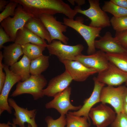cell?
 <instances>
[{
	"label": "cell",
	"mask_w": 127,
	"mask_h": 127,
	"mask_svg": "<svg viewBox=\"0 0 127 127\" xmlns=\"http://www.w3.org/2000/svg\"><path fill=\"white\" fill-rule=\"evenodd\" d=\"M116 112L106 104L101 103L90 110L89 116L96 127H107L116 117Z\"/></svg>",
	"instance_id": "obj_10"
},
{
	"label": "cell",
	"mask_w": 127,
	"mask_h": 127,
	"mask_svg": "<svg viewBox=\"0 0 127 127\" xmlns=\"http://www.w3.org/2000/svg\"><path fill=\"white\" fill-rule=\"evenodd\" d=\"M89 8L82 10L80 6H77L75 9L78 13L84 15L91 20L89 26L102 28L111 26L110 19L106 12L100 8L99 0H88Z\"/></svg>",
	"instance_id": "obj_5"
},
{
	"label": "cell",
	"mask_w": 127,
	"mask_h": 127,
	"mask_svg": "<svg viewBox=\"0 0 127 127\" xmlns=\"http://www.w3.org/2000/svg\"><path fill=\"white\" fill-rule=\"evenodd\" d=\"M21 46L23 53L31 60L42 55L43 52L46 47L31 43Z\"/></svg>",
	"instance_id": "obj_24"
},
{
	"label": "cell",
	"mask_w": 127,
	"mask_h": 127,
	"mask_svg": "<svg viewBox=\"0 0 127 127\" xmlns=\"http://www.w3.org/2000/svg\"><path fill=\"white\" fill-rule=\"evenodd\" d=\"M31 60L24 54L21 59L10 67V70L14 74L21 76L24 81L31 76L30 71Z\"/></svg>",
	"instance_id": "obj_22"
},
{
	"label": "cell",
	"mask_w": 127,
	"mask_h": 127,
	"mask_svg": "<svg viewBox=\"0 0 127 127\" xmlns=\"http://www.w3.org/2000/svg\"><path fill=\"white\" fill-rule=\"evenodd\" d=\"M3 69L6 74V78L4 86L0 95V115L4 111L10 114L12 113V108L8 102V96L12 87L16 83L21 81V76L12 72L8 67L3 64Z\"/></svg>",
	"instance_id": "obj_11"
},
{
	"label": "cell",
	"mask_w": 127,
	"mask_h": 127,
	"mask_svg": "<svg viewBox=\"0 0 127 127\" xmlns=\"http://www.w3.org/2000/svg\"><path fill=\"white\" fill-rule=\"evenodd\" d=\"M73 80L70 74L65 70L49 81L47 87L43 90L44 95L54 97L68 87Z\"/></svg>",
	"instance_id": "obj_15"
},
{
	"label": "cell",
	"mask_w": 127,
	"mask_h": 127,
	"mask_svg": "<svg viewBox=\"0 0 127 127\" xmlns=\"http://www.w3.org/2000/svg\"><path fill=\"white\" fill-rule=\"evenodd\" d=\"M3 52L4 64L11 66L17 62L23 54L21 46L14 43L4 46Z\"/></svg>",
	"instance_id": "obj_21"
},
{
	"label": "cell",
	"mask_w": 127,
	"mask_h": 127,
	"mask_svg": "<svg viewBox=\"0 0 127 127\" xmlns=\"http://www.w3.org/2000/svg\"><path fill=\"white\" fill-rule=\"evenodd\" d=\"M18 4L13 0L10 2L4 10L0 14V23L4 19L8 17L13 16L15 14V10Z\"/></svg>",
	"instance_id": "obj_29"
},
{
	"label": "cell",
	"mask_w": 127,
	"mask_h": 127,
	"mask_svg": "<svg viewBox=\"0 0 127 127\" xmlns=\"http://www.w3.org/2000/svg\"><path fill=\"white\" fill-rule=\"evenodd\" d=\"M45 120L47 127H65L66 125L65 115H61L56 119H53L51 116H48L45 118Z\"/></svg>",
	"instance_id": "obj_30"
},
{
	"label": "cell",
	"mask_w": 127,
	"mask_h": 127,
	"mask_svg": "<svg viewBox=\"0 0 127 127\" xmlns=\"http://www.w3.org/2000/svg\"><path fill=\"white\" fill-rule=\"evenodd\" d=\"M10 122L8 121L7 123H0V127H13L10 126Z\"/></svg>",
	"instance_id": "obj_40"
},
{
	"label": "cell",
	"mask_w": 127,
	"mask_h": 127,
	"mask_svg": "<svg viewBox=\"0 0 127 127\" xmlns=\"http://www.w3.org/2000/svg\"><path fill=\"white\" fill-rule=\"evenodd\" d=\"M111 125V127H127V116L123 112L117 114Z\"/></svg>",
	"instance_id": "obj_31"
},
{
	"label": "cell",
	"mask_w": 127,
	"mask_h": 127,
	"mask_svg": "<svg viewBox=\"0 0 127 127\" xmlns=\"http://www.w3.org/2000/svg\"><path fill=\"white\" fill-rule=\"evenodd\" d=\"M115 37L117 42L122 46H127V30L116 32Z\"/></svg>",
	"instance_id": "obj_32"
},
{
	"label": "cell",
	"mask_w": 127,
	"mask_h": 127,
	"mask_svg": "<svg viewBox=\"0 0 127 127\" xmlns=\"http://www.w3.org/2000/svg\"><path fill=\"white\" fill-rule=\"evenodd\" d=\"M116 5L127 9V0H110Z\"/></svg>",
	"instance_id": "obj_35"
},
{
	"label": "cell",
	"mask_w": 127,
	"mask_h": 127,
	"mask_svg": "<svg viewBox=\"0 0 127 127\" xmlns=\"http://www.w3.org/2000/svg\"><path fill=\"white\" fill-rule=\"evenodd\" d=\"M95 48L99 49L105 53H120L127 52V50L116 41L109 32H107L99 39L95 40Z\"/></svg>",
	"instance_id": "obj_18"
},
{
	"label": "cell",
	"mask_w": 127,
	"mask_h": 127,
	"mask_svg": "<svg viewBox=\"0 0 127 127\" xmlns=\"http://www.w3.org/2000/svg\"><path fill=\"white\" fill-rule=\"evenodd\" d=\"M24 27L48 43L52 42L50 35L39 18L32 17L26 23Z\"/></svg>",
	"instance_id": "obj_20"
},
{
	"label": "cell",
	"mask_w": 127,
	"mask_h": 127,
	"mask_svg": "<svg viewBox=\"0 0 127 127\" xmlns=\"http://www.w3.org/2000/svg\"><path fill=\"white\" fill-rule=\"evenodd\" d=\"M71 88L68 87L64 91L54 97L51 101L46 103L45 107L47 109H55L60 113L61 115H65L69 110L75 111L79 110L81 105L74 106L70 103V99Z\"/></svg>",
	"instance_id": "obj_12"
},
{
	"label": "cell",
	"mask_w": 127,
	"mask_h": 127,
	"mask_svg": "<svg viewBox=\"0 0 127 127\" xmlns=\"http://www.w3.org/2000/svg\"><path fill=\"white\" fill-rule=\"evenodd\" d=\"M126 85H127V82H126Z\"/></svg>",
	"instance_id": "obj_43"
},
{
	"label": "cell",
	"mask_w": 127,
	"mask_h": 127,
	"mask_svg": "<svg viewBox=\"0 0 127 127\" xmlns=\"http://www.w3.org/2000/svg\"><path fill=\"white\" fill-rule=\"evenodd\" d=\"M94 87L92 92L90 96L85 100L83 104L79 110L72 112L69 111L68 113L79 116H84L87 117L90 123L89 113L91 109L96 103L100 102V95L101 90L105 84L98 81L96 77L93 78Z\"/></svg>",
	"instance_id": "obj_16"
},
{
	"label": "cell",
	"mask_w": 127,
	"mask_h": 127,
	"mask_svg": "<svg viewBox=\"0 0 127 127\" xmlns=\"http://www.w3.org/2000/svg\"><path fill=\"white\" fill-rule=\"evenodd\" d=\"M96 77L98 81L108 86H119L127 82V72L109 62L107 67L98 73Z\"/></svg>",
	"instance_id": "obj_9"
},
{
	"label": "cell",
	"mask_w": 127,
	"mask_h": 127,
	"mask_svg": "<svg viewBox=\"0 0 127 127\" xmlns=\"http://www.w3.org/2000/svg\"><path fill=\"white\" fill-rule=\"evenodd\" d=\"M102 9L106 12L111 14L115 17L127 16V8L118 6L110 0L104 2Z\"/></svg>",
	"instance_id": "obj_26"
},
{
	"label": "cell",
	"mask_w": 127,
	"mask_h": 127,
	"mask_svg": "<svg viewBox=\"0 0 127 127\" xmlns=\"http://www.w3.org/2000/svg\"><path fill=\"white\" fill-rule=\"evenodd\" d=\"M123 100L124 103H127V87H126L123 95Z\"/></svg>",
	"instance_id": "obj_37"
},
{
	"label": "cell",
	"mask_w": 127,
	"mask_h": 127,
	"mask_svg": "<svg viewBox=\"0 0 127 127\" xmlns=\"http://www.w3.org/2000/svg\"><path fill=\"white\" fill-rule=\"evenodd\" d=\"M111 25L116 32L127 30V16L116 18L112 17L110 19Z\"/></svg>",
	"instance_id": "obj_28"
},
{
	"label": "cell",
	"mask_w": 127,
	"mask_h": 127,
	"mask_svg": "<svg viewBox=\"0 0 127 127\" xmlns=\"http://www.w3.org/2000/svg\"><path fill=\"white\" fill-rule=\"evenodd\" d=\"M39 18L49 33L52 41L57 40L67 44L69 39L63 34L67 31V26L57 21L53 15L43 14Z\"/></svg>",
	"instance_id": "obj_8"
},
{
	"label": "cell",
	"mask_w": 127,
	"mask_h": 127,
	"mask_svg": "<svg viewBox=\"0 0 127 127\" xmlns=\"http://www.w3.org/2000/svg\"><path fill=\"white\" fill-rule=\"evenodd\" d=\"M11 41L9 36L5 32L3 28L0 26V49L3 48L4 44L7 42Z\"/></svg>",
	"instance_id": "obj_34"
},
{
	"label": "cell",
	"mask_w": 127,
	"mask_h": 127,
	"mask_svg": "<svg viewBox=\"0 0 127 127\" xmlns=\"http://www.w3.org/2000/svg\"><path fill=\"white\" fill-rule=\"evenodd\" d=\"M47 83V81L43 75H31L26 80L17 83L16 89L11 96L15 97L28 94L32 96L34 100H37L44 95L43 90Z\"/></svg>",
	"instance_id": "obj_3"
},
{
	"label": "cell",
	"mask_w": 127,
	"mask_h": 127,
	"mask_svg": "<svg viewBox=\"0 0 127 127\" xmlns=\"http://www.w3.org/2000/svg\"><path fill=\"white\" fill-rule=\"evenodd\" d=\"M84 19L82 17H77L75 20L64 17L63 24L76 31L83 38L88 46L87 52L88 55L93 54L97 51L94 45L95 39L100 37L102 28L87 26L83 24Z\"/></svg>",
	"instance_id": "obj_2"
},
{
	"label": "cell",
	"mask_w": 127,
	"mask_h": 127,
	"mask_svg": "<svg viewBox=\"0 0 127 127\" xmlns=\"http://www.w3.org/2000/svg\"><path fill=\"white\" fill-rule=\"evenodd\" d=\"M10 0H0V11L2 12L5 8L9 3Z\"/></svg>",
	"instance_id": "obj_36"
},
{
	"label": "cell",
	"mask_w": 127,
	"mask_h": 127,
	"mask_svg": "<svg viewBox=\"0 0 127 127\" xmlns=\"http://www.w3.org/2000/svg\"><path fill=\"white\" fill-rule=\"evenodd\" d=\"M109 62L122 71L127 72V52L120 53H105Z\"/></svg>",
	"instance_id": "obj_25"
},
{
	"label": "cell",
	"mask_w": 127,
	"mask_h": 127,
	"mask_svg": "<svg viewBox=\"0 0 127 127\" xmlns=\"http://www.w3.org/2000/svg\"><path fill=\"white\" fill-rule=\"evenodd\" d=\"M21 5L32 17L39 18L43 14L53 15L57 13L64 15L74 19L78 13L62 0H13Z\"/></svg>",
	"instance_id": "obj_1"
},
{
	"label": "cell",
	"mask_w": 127,
	"mask_h": 127,
	"mask_svg": "<svg viewBox=\"0 0 127 127\" xmlns=\"http://www.w3.org/2000/svg\"><path fill=\"white\" fill-rule=\"evenodd\" d=\"M61 62L64 64L65 70L75 81H84L90 76L98 73L96 70L88 68L77 60H65Z\"/></svg>",
	"instance_id": "obj_17"
},
{
	"label": "cell",
	"mask_w": 127,
	"mask_h": 127,
	"mask_svg": "<svg viewBox=\"0 0 127 127\" xmlns=\"http://www.w3.org/2000/svg\"><path fill=\"white\" fill-rule=\"evenodd\" d=\"M73 60L77 61L86 67L96 70L98 73L105 70L109 62L105 53L99 50L89 55L82 54L75 57Z\"/></svg>",
	"instance_id": "obj_14"
},
{
	"label": "cell",
	"mask_w": 127,
	"mask_h": 127,
	"mask_svg": "<svg viewBox=\"0 0 127 127\" xmlns=\"http://www.w3.org/2000/svg\"><path fill=\"white\" fill-rule=\"evenodd\" d=\"M14 43L21 45L28 43L44 46L47 44L45 40L36 35L25 27L18 31Z\"/></svg>",
	"instance_id": "obj_19"
},
{
	"label": "cell",
	"mask_w": 127,
	"mask_h": 127,
	"mask_svg": "<svg viewBox=\"0 0 127 127\" xmlns=\"http://www.w3.org/2000/svg\"><path fill=\"white\" fill-rule=\"evenodd\" d=\"M123 112L127 116V103H123Z\"/></svg>",
	"instance_id": "obj_39"
},
{
	"label": "cell",
	"mask_w": 127,
	"mask_h": 127,
	"mask_svg": "<svg viewBox=\"0 0 127 127\" xmlns=\"http://www.w3.org/2000/svg\"><path fill=\"white\" fill-rule=\"evenodd\" d=\"M8 102L15 111L14 115L15 118L12 119L13 123L20 127H25L24 123H27L30 124L32 127H38L35 120L36 113V109L29 110L27 108L21 107L12 98H8Z\"/></svg>",
	"instance_id": "obj_13"
},
{
	"label": "cell",
	"mask_w": 127,
	"mask_h": 127,
	"mask_svg": "<svg viewBox=\"0 0 127 127\" xmlns=\"http://www.w3.org/2000/svg\"><path fill=\"white\" fill-rule=\"evenodd\" d=\"M10 124L13 127H16V125L14 124L13 123H11L10 122ZM27 127H32L31 125L29 123H28V126Z\"/></svg>",
	"instance_id": "obj_41"
},
{
	"label": "cell",
	"mask_w": 127,
	"mask_h": 127,
	"mask_svg": "<svg viewBox=\"0 0 127 127\" xmlns=\"http://www.w3.org/2000/svg\"><path fill=\"white\" fill-rule=\"evenodd\" d=\"M32 17L21 5L18 4L14 16L4 19L0 23V26L9 37L11 41L14 42L18 31L23 28L27 22Z\"/></svg>",
	"instance_id": "obj_4"
},
{
	"label": "cell",
	"mask_w": 127,
	"mask_h": 127,
	"mask_svg": "<svg viewBox=\"0 0 127 127\" xmlns=\"http://www.w3.org/2000/svg\"><path fill=\"white\" fill-rule=\"evenodd\" d=\"M126 88L123 86H104L101 92L100 102L110 105L117 114L123 112V95Z\"/></svg>",
	"instance_id": "obj_7"
},
{
	"label": "cell",
	"mask_w": 127,
	"mask_h": 127,
	"mask_svg": "<svg viewBox=\"0 0 127 127\" xmlns=\"http://www.w3.org/2000/svg\"><path fill=\"white\" fill-rule=\"evenodd\" d=\"M74 1L79 6L84 4L85 2V0H75Z\"/></svg>",
	"instance_id": "obj_38"
},
{
	"label": "cell",
	"mask_w": 127,
	"mask_h": 127,
	"mask_svg": "<svg viewBox=\"0 0 127 127\" xmlns=\"http://www.w3.org/2000/svg\"><path fill=\"white\" fill-rule=\"evenodd\" d=\"M49 57L43 54L31 60L30 71L32 75H39L45 71L49 65Z\"/></svg>",
	"instance_id": "obj_23"
},
{
	"label": "cell",
	"mask_w": 127,
	"mask_h": 127,
	"mask_svg": "<svg viewBox=\"0 0 127 127\" xmlns=\"http://www.w3.org/2000/svg\"><path fill=\"white\" fill-rule=\"evenodd\" d=\"M66 127H90V123L87 118L69 113L66 115Z\"/></svg>",
	"instance_id": "obj_27"
},
{
	"label": "cell",
	"mask_w": 127,
	"mask_h": 127,
	"mask_svg": "<svg viewBox=\"0 0 127 127\" xmlns=\"http://www.w3.org/2000/svg\"><path fill=\"white\" fill-rule=\"evenodd\" d=\"M3 58V52H0V93L1 92L5 81L6 75V73L3 71V64L2 61Z\"/></svg>",
	"instance_id": "obj_33"
},
{
	"label": "cell",
	"mask_w": 127,
	"mask_h": 127,
	"mask_svg": "<svg viewBox=\"0 0 127 127\" xmlns=\"http://www.w3.org/2000/svg\"><path fill=\"white\" fill-rule=\"evenodd\" d=\"M67 1L69 2L72 5H74L75 4L74 0H68Z\"/></svg>",
	"instance_id": "obj_42"
},
{
	"label": "cell",
	"mask_w": 127,
	"mask_h": 127,
	"mask_svg": "<svg viewBox=\"0 0 127 127\" xmlns=\"http://www.w3.org/2000/svg\"><path fill=\"white\" fill-rule=\"evenodd\" d=\"M49 53L57 57L60 61L73 60L76 57L82 54L84 46L81 44L75 45H68L60 41L54 40L46 47Z\"/></svg>",
	"instance_id": "obj_6"
}]
</instances>
